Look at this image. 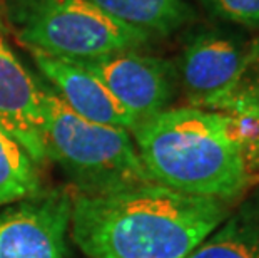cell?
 <instances>
[{"label": "cell", "mask_w": 259, "mask_h": 258, "mask_svg": "<svg viewBox=\"0 0 259 258\" xmlns=\"http://www.w3.org/2000/svg\"><path fill=\"white\" fill-rule=\"evenodd\" d=\"M247 56L236 42L214 32L196 35L181 57V81L196 107L221 109L238 92Z\"/></svg>", "instance_id": "cell-7"}, {"label": "cell", "mask_w": 259, "mask_h": 258, "mask_svg": "<svg viewBox=\"0 0 259 258\" xmlns=\"http://www.w3.org/2000/svg\"><path fill=\"white\" fill-rule=\"evenodd\" d=\"M154 183L192 196L228 201L249 185L246 153L224 113L164 109L132 129Z\"/></svg>", "instance_id": "cell-2"}, {"label": "cell", "mask_w": 259, "mask_h": 258, "mask_svg": "<svg viewBox=\"0 0 259 258\" xmlns=\"http://www.w3.org/2000/svg\"><path fill=\"white\" fill-rule=\"evenodd\" d=\"M27 49L38 70L56 87V94L79 116L99 124L127 129L129 133L137 126V119L89 69L38 49Z\"/></svg>", "instance_id": "cell-9"}, {"label": "cell", "mask_w": 259, "mask_h": 258, "mask_svg": "<svg viewBox=\"0 0 259 258\" xmlns=\"http://www.w3.org/2000/svg\"><path fill=\"white\" fill-rule=\"evenodd\" d=\"M206 9L219 19L236 24L259 25V0H201Z\"/></svg>", "instance_id": "cell-13"}, {"label": "cell", "mask_w": 259, "mask_h": 258, "mask_svg": "<svg viewBox=\"0 0 259 258\" xmlns=\"http://www.w3.org/2000/svg\"><path fill=\"white\" fill-rule=\"evenodd\" d=\"M96 74L127 111L141 121L156 116L172 97V65L167 60L136 51L92 59H69Z\"/></svg>", "instance_id": "cell-6"}, {"label": "cell", "mask_w": 259, "mask_h": 258, "mask_svg": "<svg viewBox=\"0 0 259 258\" xmlns=\"http://www.w3.org/2000/svg\"><path fill=\"white\" fill-rule=\"evenodd\" d=\"M25 47L62 59L137 51L147 32L111 17L91 0H15L10 10Z\"/></svg>", "instance_id": "cell-4"}, {"label": "cell", "mask_w": 259, "mask_h": 258, "mask_svg": "<svg viewBox=\"0 0 259 258\" xmlns=\"http://www.w3.org/2000/svg\"><path fill=\"white\" fill-rule=\"evenodd\" d=\"M111 17L149 35H167L191 19L184 0H91Z\"/></svg>", "instance_id": "cell-10"}, {"label": "cell", "mask_w": 259, "mask_h": 258, "mask_svg": "<svg viewBox=\"0 0 259 258\" xmlns=\"http://www.w3.org/2000/svg\"><path fill=\"white\" fill-rule=\"evenodd\" d=\"M37 166L25 148L0 128V206L40 193Z\"/></svg>", "instance_id": "cell-12"}, {"label": "cell", "mask_w": 259, "mask_h": 258, "mask_svg": "<svg viewBox=\"0 0 259 258\" xmlns=\"http://www.w3.org/2000/svg\"><path fill=\"white\" fill-rule=\"evenodd\" d=\"M228 216L226 201L149 181L77 193L70 235L87 258H186Z\"/></svg>", "instance_id": "cell-1"}, {"label": "cell", "mask_w": 259, "mask_h": 258, "mask_svg": "<svg viewBox=\"0 0 259 258\" xmlns=\"http://www.w3.org/2000/svg\"><path fill=\"white\" fill-rule=\"evenodd\" d=\"M0 128L17 139L37 164L47 161L42 86L0 37Z\"/></svg>", "instance_id": "cell-8"}, {"label": "cell", "mask_w": 259, "mask_h": 258, "mask_svg": "<svg viewBox=\"0 0 259 258\" xmlns=\"http://www.w3.org/2000/svg\"><path fill=\"white\" fill-rule=\"evenodd\" d=\"M44 141L52 159L79 193H109L152 181L127 129L79 116L42 86Z\"/></svg>", "instance_id": "cell-3"}, {"label": "cell", "mask_w": 259, "mask_h": 258, "mask_svg": "<svg viewBox=\"0 0 259 258\" xmlns=\"http://www.w3.org/2000/svg\"><path fill=\"white\" fill-rule=\"evenodd\" d=\"M186 258H259V206L228 216Z\"/></svg>", "instance_id": "cell-11"}, {"label": "cell", "mask_w": 259, "mask_h": 258, "mask_svg": "<svg viewBox=\"0 0 259 258\" xmlns=\"http://www.w3.org/2000/svg\"><path fill=\"white\" fill-rule=\"evenodd\" d=\"M72 196L40 191L0 206V258H70Z\"/></svg>", "instance_id": "cell-5"}]
</instances>
